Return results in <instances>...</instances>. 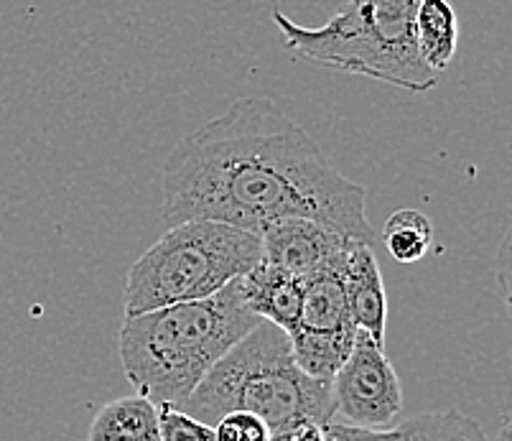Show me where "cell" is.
<instances>
[{
    "instance_id": "5bb4252c",
    "label": "cell",
    "mask_w": 512,
    "mask_h": 441,
    "mask_svg": "<svg viewBox=\"0 0 512 441\" xmlns=\"http://www.w3.org/2000/svg\"><path fill=\"white\" fill-rule=\"evenodd\" d=\"M158 431L161 441H214L212 426L169 403L158 406Z\"/></svg>"
},
{
    "instance_id": "e0dca14e",
    "label": "cell",
    "mask_w": 512,
    "mask_h": 441,
    "mask_svg": "<svg viewBox=\"0 0 512 441\" xmlns=\"http://www.w3.org/2000/svg\"><path fill=\"white\" fill-rule=\"evenodd\" d=\"M273 441H329L327 424L314 419H301L296 424L286 426V429L276 431Z\"/></svg>"
},
{
    "instance_id": "30bf717a",
    "label": "cell",
    "mask_w": 512,
    "mask_h": 441,
    "mask_svg": "<svg viewBox=\"0 0 512 441\" xmlns=\"http://www.w3.org/2000/svg\"><path fill=\"white\" fill-rule=\"evenodd\" d=\"M242 299L260 322H271L286 334L296 329L304 306V281L283 268L260 261L240 278Z\"/></svg>"
},
{
    "instance_id": "8992f818",
    "label": "cell",
    "mask_w": 512,
    "mask_h": 441,
    "mask_svg": "<svg viewBox=\"0 0 512 441\" xmlns=\"http://www.w3.org/2000/svg\"><path fill=\"white\" fill-rule=\"evenodd\" d=\"M344 255L301 278L304 281L301 319L288 334L296 365L306 375L319 380H332L357 342V327L349 314L342 286Z\"/></svg>"
},
{
    "instance_id": "52a82bcc",
    "label": "cell",
    "mask_w": 512,
    "mask_h": 441,
    "mask_svg": "<svg viewBox=\"0 0 512 441\" xmlns=\"http://www.w3.org/2000/svg\"><path fill=\"white\" fill-rule=\"evenodd\" d=\"M334 421L357 429H393L403 411V385L385 345L357 332V342L347 362L332 378Z\"/></svg>"
},
{
    "instance_id": "ba28073f",
    "label": "cell",
    "mask_w": 512,
    "mask_h": 441,
    "mask_svg": "<svg viewBox=\"0 0 512 441\" xmlns=\"http://www.w3.org/2000/svg\"><path fill=\"white\" fill-rule=\"evenodd\" d=\"M260 243H263L265 263L304 278L342 258L352 248V243H360V240L339 235L332 227L319 225L314 220L291 217V220L265 227L260 232Z\"/></svg>"
},
{
    "instance_id": "2e32d148",
    "label": "cell",
    "mask_w": 512,
    "mask_h": 441,
    "mask_svg": "<svg viewBox=\"0 0 512 441\" xmlns=\"http://www.w3.org/2000/svg\"><path fill=\"white\" fill-rule=\"evenodd\" d=\"M495 278H497V289H500L502 301H505L507 311H510V317H512V220L510 225H507L505 238H502L500 243V253H497Z\"/></svg>"
},
{
    "instance_id": "9a60e30c",
    "label": "cell",
    "mask_w": 512,
    "mask_h": 441,
    "mask_svg": "<svg viewBox=\"0 0 512 441\" xmlns=\"http://www.w3.org/2000/svg\"><path fill=\"white\" fill-rule=\"evenodd\" d=\"M214 441H273L271 426L248 411H230L214 421Z\"/></svg>"
},
{
    "instance_id": "5b68a950",
    "label": "cell",
    "mask_w": 512,
    "mask_h": 441,
    "mask_svg": "<svg viewBox=\"0 0 512 441\" xmlns=\"http://www.w3.org/2000/svg\"><path fill=\"white\" fill-rule=\"evenodd\" d=\"M263 261L260 235L212 220H186L169 230L130 266L123 317L209 299Z\"/></svg>"
},
{
    "instance_id": "3957f363",
    "label": "cell",
    "mask_w": 512,
    "mask_h": 441,
    "mask_svg": "<svg viewBox=\"0 0 512 441\" xmlns=\"http://www.w3.org/2000/svg\"><path fill=\"white\" fill-rule=\"evenodd\" d=\"M181 411L209 426L230 411H248L273 434L301 419L332 424L337 416L332 380L306 375L293 360L288 334L271 322L250 329L209 370Z\"/></svg>"
},
{
    "instance_id": "4fadbf2b",
    "label": "cell",
    "mask_w": 512,
    "mask_h": 441,
    "mask_svg": "<svg viewBox=\"0 0 512 441\" xmlns=\"http://www.w3.org/2000/svg\"><path fill=\"white\" fill-rule=\"evenodd\" d=\"M383 243L390 258L398 263H418L426 258L434 243V225L423 212L398 210L388 217L383 230Z\"/></svg>"
},
{
    "instance_id": "ac0fdd59",
    "label": "cell",
    "mask_w": 512,
    "mask_h": 441,
    "mask_svg": "<svg viewBox=\"0 0 512 441\" xmlns=\"http://www.w3.org/2000/svg\"><path fill=\"white\" fill-rule=\"evenodd\" d=\"M497 441H512V421H505V424L500 426V436H497Z\"/></svg>"
},
{
    "instance_id": "9c48e42d",
    "label": "cell",
    "mask_w": 512,
    "mask_h": 441,
    "mask_svg": "<svg viewBox=\"0 0 512 441\" xmlns=\"http://www.w3.org/2000/svg\"><path fill=\"white\" fill-rule=\"evenodd\" d=\"M342 286L357 332L367 334L377 345H385L388 296L372 245L355 243L347 250L342 261Z\"/></svg>"
},
{
    "instance_id": "8fae6325",
    "label": "cell",
    "mask_w": 512,
    "mask_h": 441,
    "mask_svg": "<svg viewBox=\"0 0 512 441\" xmlns=\"http://www.w3.org/2000/svg\"><path fill=\"white\" fill-rule=\"evenodd\" d=\"M87 441H161L158 406L146 396H128L100 408Z\"/></svg>"
},
{
    "instance_id": "277c9868",
    "label": "cell",
    "mask_w": 512,
    "mask_h": 441,
    "mask_svg": "<svg viewBox=\"0 0 512 441\" xmlns=\"http://www.w3.org/2000/svg\"><path fill=\"white\" fill-rule=\"evenodd\" d=\"M418 6L421 0H344L319 29H304L281 8H273V21L293 57L423 95L439 74L418 54Z\"/></svg>"
},
{
    "instance_id": "6da1fadb",
    "label": "cell",
    "mask_w": 512,
    "mask_h": 441,
    "mask_svg": "<svg viewBox=\"0 0 512 441\" xmlns=\"http://www.w3.org/2000/svg\"><path fill=\"white\" fill-rule=\"evenodd\" d=\"M365 199V187L339 174L271 100L240 97L169 153L161 217L169 227L212 220L255 235L301 217L372 245Z\"/></svg>"
},
{
    "instance_id": "7a4b0ae2",
    "label": "cell",
    "mask_w": 512,
    "mask_h": 441,
    "mask_svg": "<svg viewBox=\"0 0 512 441\" xmlns=\"http://www.w3.org/2000/svg\"><path fill=\"white\" fill-rule=\"evenodd\" d=\"M258 324L242 299L240 278L209 299L123 317V373L138 396L181 408L209 370Z\"/></svg>"
},
{
    "instance_id": "7c38bea8",
    "label": "cell",
    "mask_w": 512,
    "mask_h": 441,
    "mask_svg": "<svg viewBox=\"0 0 512 441\" xmlns=\"http://www.w3.org/2000/svg\"><path fill=\"white\" fill-rule=\"evenodd\" d=\"M416 41L428 69L439 74L449 67L456 54L459 26L454 8L446 0H421L416 13Z\"/></svg>"
}]
</instances>
